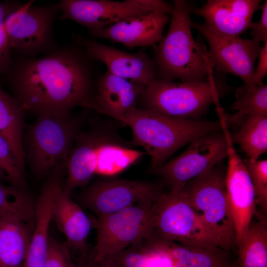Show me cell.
I'll use <instances>...</instances> for the list:
<instances>
[{"label":"cell","mask_w":267,"mask_h":267,"mask_svg":"<svg viewBox=\"0 0 267 267\" xmlns=\"http://www.w3.org/2000/svg\"><path fill=\"white\" fill-rule=\"evenodd\" d=\"M81 46H57L40 57H19L9 68L13 97L24 111L69 115L93 95L91 58Z\"/></svg>","instance_id":"obj_1"},{"label":"cell","mask_w":267,"mask_h":267,"mask_svg":"<svg viewBox=\"0 0 267 267\" xmlns=\"http://www.w3.org/2000/svg\"><path fill=\"white\" fill-rule=\"evenodd\" d=\"M193 7L186 0L173 1L168 31L155 47L157 79L204 82L214 73L207 47L192 36L190 15Z\"/></svg>","instance_id":"obj_2"},{"label":"cell","mask_w":267,"mask_h":267,"mask_svg":"<svg viewBox=\"0 0 267 267\" xmlns=\"http://www.w3.org/2000/svg\"><path fill=\"white\" fill-rule=\"evenodd\" d=\"M116 120L130 127L132 143L143 147L150 156V170L192 140L222 129L221 118L215 121L177 119L136 106Z\"/></svg>","instance_id":"obj_3"},{"label":"cell","mask_w":267,"mask_h":267,"mask_svg":"<svg viewBox=\"0 0 267 267\" xmlns=\"http://www.w3.org/2000/svg\"><path fill=\"white\" fill-rule=\"evenodd\" d=\"M225 74L214 73L199 82H175L155 79L146 87L138 100L142 108L171 118L200 120L212 104L232 90Z\"/></svg>","instance_id":"obj_4"},{"label":"cell","mask_w":267,"mask_h":267,"mask_svg":"<svg viewBox=\"0 0 267 267\" xmlns=\"http://www.w3.org/2000/svg\"><path fill=\"white\" fill-rule=\"evenodd\" d=\"M222 163L187 182L180 191L198 213L218 246L236 249L235 227L229 207Z\"/></svg>","instance_id":"obj_5"},{"label":"cell","mask_w":267,"mask_h":267,"mask_svg":"<svg viewBox=\"0 0 267 267\" xmlns=\"http://www.w3.org/2000/svg\"><path fill=\"white\" fill-rule=\"evenodd\" d=\"M80 122L70 114L63 116L38 115L26 134L27 159L35 175L48 174L67 162L79 133Z\"/></svg>","instance_id":"obj_6"},{"label":"cell","mask_w":267,"mask_h":267,"mask_svg":"<svg viewBox=\"0 0 267 267\" xmlns=\"http://www.w3.org/2000/svg\"><path fill=\"white\" fill-rule=\"evenodd\" d=\"M148 235L161 241L201 247H219L180 191H164L155 201Z\"/></svg>","instance_id":"obj_7"},{"label":"cell","mask_w":267,"mask_h":267,"mask_svg":"<svg viewBox=\"0 0 267 267\" xmlns=\"http://www.w3.org/2000/svg\"><path fill=\"white\" fill-rule=\"evenodd\" d=\"M30 0L6 19L8 44L20 57L45 54L55 48L53 24L60 11L58 3L34 5Z\"/></svg>","instance_id":"obj_8"},{"label":"cell","mask_w":267,"mask_h":267,"mask_svg":"<svg viewBox=\"0 0 267 267\" xmlns=\"http://www.w3.org/2000/svg\"><path fill=\"white\" fill-rule=\"evenodd\" d=\"M227 153V140L222 122V130L192 140L181 154L151 171L161 178L169 191L177 193L189 180L221 163Z\"/></svg>","instance_id":"obj_9"},{"label":"cell","mask_w":267,"mask_h":267,"mask_svg":"<svg viewBox=\"0 0 267 267\" xmlns=\"http://www.w3.org/2000/svg\"><path fill=\"white\" fill-rule=\"evenodd\" d=\"M156 199L142 201L114 213L97 217L95 222L96 244L91 252L93 259L100 261L147 235Z\"/></svg>","instance_id":"obj_10"},{"label":"cell","mask_w":267,"mask_h":267,"mask_svg":"<svg viewBox=\"0 0 267 267\" xmlns=\"http://www.w3.org/2000/svg\"><path fill=\"white\" fill-rule=\"evenodd\" d=\"M60 20H70L88 29L90 34L128 18L156 10L171 14L172 4L161 0H62L58 2Z\"/></svg>","instance_id":"obj_11"},{"label":"cell","mask_w":267,"mask_h":267,"mask_svg":"<svg viewBox=\"0 0 267 267\" xmlns=\"http://www.w3.org/2000/svg\"><path fill=\"white\" fill-rule=\"evenodd\" d=\"M191 28L197 30L209 46L208 59L214 70L222 74H231L241 79L243 86H257L253 81L255 64L262 46L252 39L222 34L205 22L191 21Z\"/></svg>","instance_id":"obj_12"},{"label":"cell","mask_w":267,"mask_h":267,"mask_svg":"<svg viewBox=\"0 0 267 267\" xmlns=\"http://www.w3.org/2000/svg\"><path fill=\"white\" fill-rule=\"evenodd\" d=\"M163 187L162 181L102 178L85 189L81 201L84 207L100 217L142 201L156 199L165 191Z\"/></svg>","instance_id":"obj_13"},{"label":"cell","mask_w":267,"mask_h":267,"mask_svg":"<svg viewBox=\"0 0 267 267\" xmlns=\"http://www.w3.org/2000/svg\"><path fill=\"white\" fill-rule=\"evenodd\" d=\"M228 145L225 184L227 198L233 221L236 244L242 238L256 214V205L252 183L244 161L237 153L228 128L224 124Z\"/></svg>","instance_id":"obj_14"},{"label":"cell","mask_w":267,"mask_h":267,"mask_svg":"<svg viewBox=\"0 0 267 267\" xmlns=\"http://www.w3.org/2000/svg\"><path fill=\"white\" fill-rule=\"evenodd\" d=\"M80 42L91 59L103 62L107 71L113 75L145 86L157 78L155 62L143 48L130 53L91 39L81 40Z\"/></svg>","instance_id":"obj_15"},{"label":"cell","mask_w":267,"mask_h":267,"mask_svg":"<svg viewBox=\"0 0 267 267\" xmlns=\"http://www.w3.org/2000/svg\"><path fill=\"white\" fill-rule=\"evenodd\" d=\"M65 169L66 164H62L51 172L35 204L34 231L24 267H44L50 238L49 229L52 220L54 199L57 190L64 183L61 174Z\"/></svg>","instance_id":"obj_16"},{"label":"cell","mask_w":267,"mask_h":267,"mask_svg":"<svg viewBox=\"0 0 267 267\" xmlns=\"http://www.w3.org/2000/svg\"><path fill=\"white\" fill-rule=\"evenodd\" d=\"M261 2L260 0H208L199 7L193 6L191 13L203 17L206 23L222 34L240 36L249 29Z\"/></svg>","instance_id":"obj_17"},{"label":"cell","mask_w":267,"mask_h":267,"mask_svg":"<svg viewBox=\"0 0 267 267\" xmlns=\"http://www.w3.org/2000/svg\"><path fill=\"white\" fill-rule=\"evenodd\" d=\"M169 14L156 10L145 15L128 18L90 34L121 44L129 48L153 45L163 38Z\"/></svg>","instance_id":"obj_18"},{"label":"cell","mask_w":267,"mask_h":267,"mask_svg":"<svg viewBox=\"0 0 267 267\" xmlns=\"http://www.w3.org/2000/svg\"><path fill=\"white\" fill-rule=\"evenodd\" d=\"M145 86L136 84L106 71L98 77L96 93L86 107L114 119L136 107Z\"/></svg>","instance_id":"obj_19"},{"label":"cell","mask_w":267,"mask_h":267,"mask_svg":"<svg viewBox=\"0 0 267 267\" xmlns=\"http://www.w3.org/2000/svg\"><path fill=\"white\" fill-rule=\"evenodd\" d=\"M111 140V135L98 130L78 133L66 165L67 176L63 188L66 194L70 195L74 189L89 182L95 175L97 147Z\"/></svg>","instance_id":"obj_20"},{"label":"cell","mask_w":267,"mask_h":267,"mask_svg":"<svg viewBox=\"0 0 267 267\" xmlns=\"http://www.w3.org/2000/svg\"><path fill=\"white\" fill-rule=\"evenodd\" d=\"M63 185L55 197L52 220L66 237L70 250L85 254L89 252L87 240L92 223L80 206L63 191Z\"/></svg>","instance_id":"obj_21"},{"label":"cell","mask_w":267,"mask_h":267,"mask_svg":"<svg viewBox=\"0 0 267 267\" xmlns=\"http://www.w3.org/2000/svg\"><path fill=\"white\" fill-rule=\"evenodd\" d=\"M102 260L113 267H174L164 242L148 234Z\"/></svg>","instance_id":"obj_22"},{"label":"cell","mask_w":267,"mask_h":267,"mask_svg":"<svg viewBox=\"0 0 267 267\" xmlns=\"http://www.w3.org/2000/svg\"><path fill=\"white\" fill-rule=\"evenodd\" d=\"M32 233L31 223L0 218V267H23Z\"/></svg>","instance_id":"obj_23"},{"label":"cell","mask_w":267,"mask_h":267,"mask_svg":"<svg viewBox=\"0 0 267 267\" xmlns=\"http://www.w3.org/2000/svg\"><path fill=\"white\" fill-rule=\"evenodd\" d=\"M25 111L13 96L0 86V135L9 143L20 166L25 169L23 123Z\"/></svg>","instance_id":"obj_24"},{"label":"cell","mask_w":267,"mask_h":267,"mask_svg":"<svg viewBox=\"0 0 267 267\" xmlns=\"http://www.w3.org/2000/svg\"><path fill=\"white\" fill-rule=\"evenodd\" d=\"M174 267H229V251L219 247H201L164 242Z\"/></svg>","instance_id":"obj_25"},{"label":"cell","mask_w":267,"mask_h":267,"mask_svg":"<svg viewBox=\"0 0 267 267\" xmlns=\"http://www.w3.org/2000/svg\"><path fill=\"white\" fill-rule=\"evenodd\" d=\"M266 220L250 222L236 244L239 267H267V228Z\"/></svg>","instance_id":"obj_26"},{"label":"cell","mask_w":267,"mask_h":267,"mask_svg":"<svg viewBox=\"0 0 267 267\" xmlns=\"http://www.w3.org/2000/svg\"><path fill=\"white\" fill-rule=\"evenodd\" d=\"M235 100L230 108L235 111L231 115L222 112L228 128L237 127L245 119L257 116L267 117V85L262 84L251 88L239 87L235 92Z\"/></svg>","instance_id":"obj_27"},{"label":"cell","mask_w":267,"mask_h":267,"mask_svg":"<svg viewBox=\"0 0 267 267\" xmlns=\"http://www.w3.org/2000/svg\"><path fill=\"white\" fill-rule=\"evenodd\" d=\"M230 134L233 143L239 145L250 161L258 160L267 150V117L257 116L243 120Z\"/></svg>","instance_id":"obj_28"},{"label":"cell","mask_w":267,"mask_h":267,"mask_svg":"<svg viewBox=\"0 0 267 267\" xmlns=\"http://www.w3.org/2000/svg\"><path fill=\"white\" fill-rule=\"evenodd\" d=\"M111 140L100 144L96 150L95 174L113 176L128 168L143 152L128 148Z\"/></svg>","instance_id":"obj_29"},{"label":"cell","mask_w":267,"mask_h":267,"mask_svg":"<svg viewBox=\"0 0 267 267\" xmlns=\"http://www.w3.org/2000/svg\"><path fill=\"white\" fill-rule=\"evenodd\" d=\"M35 204L24 190L0 183V218L34 222Z\"/></svg>","instance_id":"obj_30"},{"label":"cell","mask_w":267,"mask_h":267,"mask_svg":"<svg viewBox=\"0 0 267 267\" xmlns=\"http://www.w3.org/2000/svg\"><path fill=\"white\" fill-rule=\"evenodd\" d=\"M0 178L24 190L25 169L18 163L9 143L0 135Z\"/></svg>","instance_id":"obj_31"},{"label":"cell","mask_w":267,"mask_h":267,"mask_svg":"<svg viewBox=\"0 0 267 267\" xmlns=\"http://www.w3.org/2000/svg\"><path fill=\"white\" fill-rule=\"evenodd\" d=\"M253 184L256 203L265 215L267 211V160L244 161Z\"/></svg>","instance_id":"obj_32"},{"label":"cell","mask_w":267,"mask_h":267,"mask_svg":"<svg viewBox=\"0 0 267 267\" xmlns=\"http://www.w3.org/2000/svg\"><path fill=\"white\" fill-rule=\"evenodd\" d=\"M44 267H76L66 243H61L49 238Z\"/></svg>","instance_id":"obj_33"},{"label":"cell","mask_w":267,"mask_h":267,"mask_svg":"<svg viewBox=\"0 0 267 267\" xmlns=\"http://www.w3.org/2000/svg\"><path fill=\"white\" fill-rule=\"evenodd\" d=\"M262 14L260 20L257 22H252L249 29L250 35L254 42L264 44L267 42V1L265 0L261 5Z\"/></svg>","instance_id":"obj_34"},{"label":"cell","mask_w":267,"mask_h":267,"mask_svg":"<svg viewBox=\"0 0 267 267\" xmlns=\"http://www.w3.org/2000/svg\"><path fill=\"white\" fill-rule=\"evenodd\" d=\"M4 26L0 27V72L8 70L13 63Z\"/></svg>","instance_id":"obj_35"},{"label":"cell","mask_w":267,"mask_h":267,"mask_svg":"<svg viewBox=\"0 0 267 267\" xmlns=\"http://www.w3.org/2000/svg\"><path fill=\"white\" fill-rule=\"evenodd\" d=\"M258 58L253 75V81L256 85L263 84V80L267 74V42L262 46Z\"/></svg>","instance_id":"obj_36"},{"label":"cell","mask_w":267,"mask_h":267,"mask_svg":"<svg viewBox=\"0 0 267 267\" xmlns=\"http://www.w3.org/2000/svg\"><path fill=\"white\" fill-rule=\"evenodd\" d=\"M76 264V267H113L105 261H95L90 252L80 254Z\"/></svg>","instance_id":"obj_37"},{"label":"cell","mask_w":267,"mask_h":267,"mask_svg":"<svg viewBox=\"0 0 267 267\" xmlns=\"http://www.w3.org/2000/svg\"><path fill=\"white\" fill-rule=\"evenodd\" d=\"M24 4L13 1L0 2V27L4 26L6 19L11 13L20 9Z\"/></svg>","instance_id":"obj_38"},{"label":"cell","mask_w":267,"mask_h":267,"mask_svg":"<svg viewBox=\"0 0 267 267\" xmlns=\"http://www.w3.org/2000/svg\"><path fill=\"white\" fill-rule=\"evenodd\" d=\"M229 267H239L237 261H232Z\"/></svg>","instance_id":"obj_39"},{"label":"cell","mask_w":267,"mask_h":267,"mask_svg":"<svg viewBox=\"0 0 267 267\" xmlns=\"http://www.w3.org/2000/svg\"><path fill=\"white\" fill-rule=\"evenodd\" d=\"M23 267H24V266H23Z\"/></svg>","instance_id":"obj_40"}]
</instances>
